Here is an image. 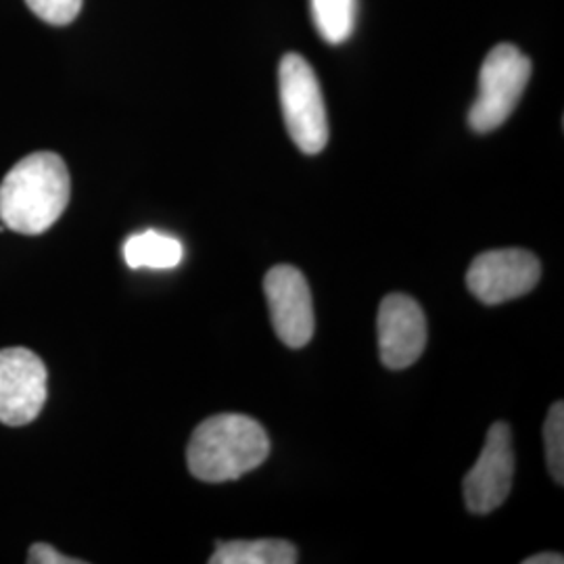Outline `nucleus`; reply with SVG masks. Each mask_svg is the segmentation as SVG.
Masks as SVG:
<instances>
[{
    "mask_svg": "<svg viewBox=\"0 0 564 564\" xmlns=\"http://www.w3.org/2000/svg\"><path fill=\"white\" fill-rule=\"evenodd\" d=\"M212 564H293L297 563V547L284 540L256 542H220L216 545Z\"/></svg>",
    "mask_w": 564,
    "mask_h": 564,
    "instance_id": "nucleus-11",
    "label": "nucleus"
},
{
    "mask_svg": "<svg viewBox=\"0 0 564 564\" xmlns=\"http://www.w3.org/2000/svg\"><path fill=\"white\" fill-rule=\"evenodd\" d=\"M48 375L41 358L25 347L0 349V423H34L46 403Z\"/></svg>",
    "mask_w": 564,
    "mask_h": 564,
    "instance_id": "nucleus-5",
    "label": "nucleus"
},
{
    "mask_svg": "<svg viewBox=\"0 0 564 564\" xmlns=\"http://www.w3.org/2000/svg\"><path fill=\"white\" fill-rule=\"evenodd\" d=\"M381 360L391 370L416 362L426 347V318L423 307L410 295L391 293L384 297L377 318Z\"/></svg>",
    "mask_w": 564,
    "mask_h": 564,
    "instance_id": "nucleus-9",
    "label": "nucleus"
},
{
    "mask_svg": "<svg viewBox=\"0 0 564 564\" xmlns=\"http://www.w3.org/2000/svg\"><path fill=\"white\" fill-rule=\"evenodd\" d=\"M545 460L552 479L558 485L564 484V408L556 402L550 408L544 424Z\"/></svg>",
    "mask_w": 564,
    "mask_h": 564,
    "instance_id": "nucleus-13",
    "label": "nucleus"
},
{
    "mask_svg": "<svg viewBox=\"0 0 564 564\" xmlns=\"http://www.w3.org/2000/svg\"><path fill=\"white\" fill-rule=\"evenodd\" d=\"M356 0H312L314 23L328 44L347 41L356 28Z\"/></svg>",
    "mask_w": 564,
    "mask_h": 564,
    "instance_id": "nucleus-12",
    "label": "nucleus"
},
{
    "mask_svg": "<svg viewBox=\"0 0 564 564\" xmlns=\"http://www.w3.org/2000/svg\"><path fill=\"white\" fill-rule=\"evenodd\" d=\"M514 479L512 433L506 423H496L485 440L477 464L464 477V502L473 514H489L506 502Z\"/></svg>",
    "mask_w": 564,
    "mask_h": 564,
    "instance_id": "nucleus-7",
    "label": "nucleus"
},
{
    "mask_svg": "<svg viewBox=\"0 0 564 564\" xmlns=\"http://www.w3.org/2000/svg\"><path fill=\"white\" fill-rule=\"evenodd\" d=\"M542 279V263L524 249H498L481 253L470 263L466 284L468 291L485 303L512 302L527 295Z\"/></svg>",
    "mask_w": 564,
    "mask_h": 564,
    "instance_id": "nucleus-6",
    "label": "nucleus"
},
{
    "mask_svg": "<svg viewBox=\"0 0 564 564\" xmlns=\"http://www.w3.org/2000/svg\"><path fill=\"white\" fill-rule=\"evenodd\" d=\"M72 182L57 153H32L0 182V223L7 230L39 237L59 220Z\"/></svg>",
    "mask_w": 564,
    "mask_h": 564,
    "instance_id": "nucleus-1",
    "label": "nucleus"
},
{
    "mask_svg": "<svg viewBox=\"0 0 564 564\" xmlns=\"http://www.w3.org/2000/svg\"><path fill=\"white\" fill-rule=\"evenodd\" d=\"M564 558L561 554H554V552H547V554H535L531 558H527L524 564H563Z\"/></svg>",
    "mask_w": 564,
    "mask_h": 564,
    "instance_id": "nucleus-16",
    "label": "nucleus"
},
{
    "mask_svg": "<svg viewBox=\"0 0 564 564\" xmlns=\"http://www.w3.org/2000/svg\"><path fill=\"white\" fill-rule=\"evenodd\" d=\"M28 7L46 23L65 25L78 18L82 0H25Z\"/></svg>",
    "mask_w": 564,
    "mask_h": 564,
    "instance_id": "nucleus-14",
    "label": "nucleus"
},
{
    "mask_svg": "<svg viewBox=\"0 0 564 564\" xmlns=\"http://www.w3.org/2000/svg\"><path fill=\"white\" fill-rule=\"evenodd\" d=\"M529 78L531 61L514 44L489 51L479 74V95L468 113L470 128L479 134L498 130L517 109Z\"/></svg>",
    "mask_w": 564,
    "mask_h": 564,
    "instance_id": "nucleus-4",
    "label": "nucleus"
},
{
    "mask_svg": "<svg viewBox=\"0 0 564 564\" xmlns=\"http://www.w3.org/2000/svg\"><path fill=\"white\" fill-rule=\"evenodd\" d=\"M268 454V433L256 419L218 414L195 429L186 449V464L199 481L224 484L256 470Z\"/></svg>",
    "mask_w": 564,
    "mask_h": 564,
    "instance_id": "nucleus-2",
    "label": "nucleus"
},
{
    "mask_svg": "<svg viewBox=\"0 0 564 564\" xmlns=\"http://www.w3.org/2000/svg\"><path fill=\"white\" fill-rule=\"evenodd\" d=\"M182 242L158 230H144L123 242V260L132 270H172L182 262Z\"/></svg>",
    "mask_w": 564,
    "mask_h": 564,
    "instance_id": "nucleus-10",
    "label": "nucleus"
},
{
    "mask_svg": "<svg viewBox=\"0 0 564 564\" xmlns=\"http://www.w3.org/2000/svg\"><path fill=\"white\" fill-rule=\"evenodd\" d=\"M282 116L293 142L305 155L321 153L328 142V121L323 88L312 65L297 53H289L279 69Z\"/></svg>",
    "mask_w": 564,
    "mask_h": 564,
    "instance_id": "nucleus-3",
    "label": "nucleus"
},
{
    "mask_svg": "<svg viewBox=\"0 0 564 564\" xmlns=\"http://www.w3.org/2000/svg\"><path fill=\"white\" fill-rule=\"evenodd\" d=\"M272 326L284 345L300 349L312 341L316 316L307 281L293 265H274L263 281Z\"/></svg>",
    "mask_w": 564,
    "mask_h": 564,
    "instance_id": "nucleus-8",
    "label": "nucleus"
},
{
    "mask_svg": "<svg viewBox=\"0 0 564 564\" xmlns=\"http://www.w3.org/2000/svg\"><path fill=\"white\" fill-rule=\"evenodd\" d=\"M28 563L32 564H80L82 561L59 554L53 545L34 544L28 552Z\"/></svg>",
    "mask_w": 564,
    "mask_h": 564,
    "instance_id": "nucleus-15",
    "label": "nucleus"
}]
</instances>
